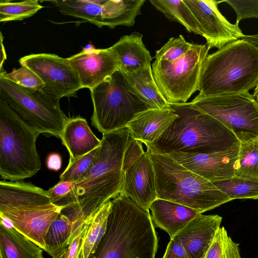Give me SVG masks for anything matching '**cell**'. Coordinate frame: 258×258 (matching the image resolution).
<instances>
[{"mask_svg": "<svg viewBox=\"0 0 258 258\" xmlns=\"http://www.w3.org/2000/svg\"><path fill=\"white\" fill-rule=\"evenodd\" d=\"M129 136L128 127L103 134L92 166L56 205L68 206L61 213L72 223L71 237L77 234L89 217L120 194L123 177V159Z\"/></svg>", "mask_w": 258, "mask_h": 258, "instance_id": "obj_1", "label": "cell"}, {"mask_svg": "<svg viewBox=\"0 0 258 258\" xmlns=\"http://www.w3.org/2000/svg\"><path fill=\"white\" fill-rule=\"evenodd\" d=\"M111 202L106 232L88 258H155L158 238L149 211L122 194Z\"/></svg>", "mask_w": 258, "mask_h": 258, "instance_id": "obj_2", "label": "cell"}, {"mask_svg": "<svg viewBox=\"0 0 258 258\" xmlns=\"http://www.w3.org/2000/svg\"><path fill=\"white\" fill-rule=\"evenodd\" d=\"M169 105L178 117L155 142L145 145L164 154L210 153L240 145L231 131L190 102Z\"/></svg>", "mask_w": 258, "mask_h": 258, "instance_id": "obj_3", "label": "cell"}, {"mask_svg": "<svg viewBox=\"0 0 258 258\" xmlns=\"http://www.w3.org/2000/svg\"><path fill=\"white\" fill-rule=\"evenodd\" d=\"M258 85V47L235 41L207 56L202 71L199 95L248 92Z\"/></svg>", "mask_w": 258, "mask_h": 258, "instance_id": "obj_4", "label": "cell"}, {"mask_svg": "<svg viewBox=\"0 0 258 258\" xmlns=\"http://www.w3.org/2000/svg\"><path fill=\"white\" fill-rule=\"evenodd\" d=\"M145 146L155 172L157 199L180 204L201 214L231 201L211 181L169 155Z\"/></svg>", "mask_w": 258, "mask_h": 258, "instance_id": "obj_5", "label": "cell"}, {"mask_svg": "<svg viewBox=\"0 0 258 258\" xmlns=\"http://www.w3.org/2000/svg\"><path fill=\"white\" fill-rule=\"evenodd\" d=\"M40 134L6 102L0 99V175L21 181L41 169L36 140Z\"/></svg>", "mask_w": 258, "mask_h": 258, "instance_id": "obj_6", "label": "cell"}, {"mask_svg": "<svg viewBox=\"0 0 258 258\" xmlns=\"http://www.w3.org/2000/svg\"><path fill=\"white\" fill-rule=\"evenodd\" d=\"M90 90L93 105L92 125L102 135L127 127L140 113L154 109L127 89L120 71Z\"/></svg>", "mask_w": 258, "mask_h": 258, "instance_id": "obj_7", "label": "cell"}, {"mask_svg": "<svg viewBox=\"0 0 258 258\" xmlns=\"http://www.w3.org/2000/svg\"><path fill=\"white\" fill-rule=\"evenodd\" d=\"M67 207L52 203L48 190L41 187L25 189L0 206V217L6 219L17 230L46 251V232L53 221Z\"/></svg>", "mask_w": 258, "mask_h": 258, "instance_id": "obj_8", "label": "cell"}, {"mask_svg": "<svg viewBox=\"0 0 258 258\" xmlns=\"http://www.w3.org/2000/svg\"><path fill=\"white\" fill-rule=\"evenodd\" d=\"M211 48L192 43L182 56L172 61L155 60L151 64L155 82L169 104L185 103L196 91Z\"/></svg>", "mask_w": 258, "mask_h": 258, "instance_id": "obj_9", "label": "cell"}, {"mask_svg": "<svg viewBox=\"0 0 258 258\" xmlns=\"http://www.w3.org/2000/svg\"><path fill=\"white\" fill-rule=\"evenodd\" d=\"M0 99L40 134L59 138L69 119L61 110L59 101L50 98L41 91L24 88L1 76Z\"/></svg>", "mask_w": 258, "mask_h": 258, "instance_id": "obj_10", "label": "cell"}, {"mask_svg": "<svg viewBox=\"0 0 258 258\" xmlns=\"http://www.w3.org/2000/svg\"><path fill=\"white\" fill-rule=\"evenodd\" d=\"M190 102L228 128L240 143L258 139V102L249 92L198 94Z\"/></svg>", "mask_w": 258, "mask_h": 258, "instance_id": "obj_11", "label": "cell"}, {"mask_svg": "<svg viewBox=\"0 0 258 258\" xmlns=\"http://www.w3.org/2000/svg\"><path fill=\"white\" fill-rule=\"evenodd\" d=\"M19 62L41 79L44 84L41 91L54 100L59 101L64 97L75 96L82 89L79 76L68 58L42 53L25 55L19 59Z\"/></svg>", "mask_w": 258, "mask_h": 258, "instance_id": "obj_12", "label": "cell"}, {"mask_svg": "<svg viewBox=\"0 0 258 258\" xmlns=\"http://www.w3.org/2000/svg\"><path fill=\"white\" fill-rule=\"evenodd\" d=\"M198 25L201 35L210 48L220 49L244 34L239 24H232L221 13L218 5L224 1L183 0Z\"/></svg>", "mask_w": 258, "mask_h": 258, "instance_id": "obj_13", "label": "cell"}, {"mask_svg": "<svg viewBox=\"0 0 258 258\" xmlns=\"http://www.w3.org/2000/svg\"><path fill=\"white\" fill-rule=\"evenodd\" d=\"M240 145L210 153L173 152L166 155L194 173L210 181L235 176Z\"/></svg>", "mask_w": 258, "mask_h": 258, "instance_id": "obj_14", "label": "cell"}, {"mask_svg": "<svg viewBox=\"0 0 258 258\" xmlns=\"http://www.w3.org/2000/svg\"><path fill=\"white\" fill-rule=\"evenodd\" d=\"M67 58L77 73L82 89L91 90L120 71L117 57L110 47L102 49L84 48Z\"/></svg>", "mask_w": 258, "mask_h": 258, "instance_id": "obj_15", "label": "cell"}, {"mask_svg": "<svg viewBox=\"0 0 258 258\" xmlns=\"http://www.w3.org/2000/svg\"><path fill=\"white\" fill-rule=\"evenodd\" d=\"M120 194L129 197L147 211L157 199L155 172L147 151L123 172Z\"/></svg>", "mask_w": 258, "mask_h": 258, "instance_id": "obj_16", "label": "cell"}, {"mask_svg": "<svg viewBox=\"0 0 258 258\" xmlns=\"http://www.w3.org/2000/svg\"><path fill=\"white\" fill-rule=\"evenodd\" d=\"M222 217L199 214L176 235L190 258H203L219 228Z\"/></svg>", "mask_w": 258, "mask_h": 258, "instance_id": "obj_17", "label": "cell"}, {"mask_svg": "<svg viewBox=\"0 0 258 258\" xmlns=\"http://www.w3.org/2000/svg\"><path fill=\"white\" fill-rule=\"evenodd\" d=\"M178 117L170 107L145 111L127 125L131 137L143 144H152L158 140Z\"/></svg>", "mask_w": 258, "mask_h": 258, "instance_id": "obj_18", "label": "cell"}, {"mask_svg": "<svg viewBox=\"0 0 258 258\" xmlns=\"http://www.w3.org/2000/svg\"><path fill=\"white\" fill-rule=\"evenodd\" d=\"M151 219L156 227L175 236L199 214L197 211L170 201L157 199L151 204Z\"/></svg>", "mask_w": 258, "mask_h": 258, "instance_id": "obj_19", "label": "cell"}, {"mask_svg": "<svg viewBox=\"0 0 258 258\" xmlns=\"http://www.w3.org/2000/svg\"><path fill=\"white\" fill-rule=\"evenodd\" d=\"M59 138L69 153L68 164L98 148L101 143L86 119L80 116L68 119Z\"/></svg>", "mask_w": 258, "mask_h": 258, "instance_id": "obj_20", "label": "cell"}, {"mask_svg": "<svg viewBox=\"0 0 258 258\" xmlns=\"http://www.w3.org/2000/svg\"><path fill=\"white\" fill-rule=\"evenodd\" d=\"M121 72L127 89L142 101L154 108H169L155 82L151 64L137 70Z\"/></svg>", "mask_w": 258, "mask_h": 258, "instance_id": "obj_21", "label": "cell"}, {"mask_svg": "<svg viewBox=\"0 0 258 258\" xmlns=\"http://www.w3.org/2000/svg\"><path fill=\"white\" fill-rule=\"evenodd\" d=\"M142 38V34L135 32L122 36L110 47L118 59L119 71L137 70L151 64L153 57Z\"/></svg>", "mask_w": 258, "mask_h": 258, "instance_id": "obj_22", "label": "cell"}, {"mask_svg": "<svg viewBox=\"0 0 258 258\" xmlns=\"http://www.w3.org/2000/svg\"><path fill=\"white\" fill-rule=\"evenodd\" d=\"M43 250L13 226L0 223V258H44Z\"/></svg>", "mask_w": 258, "mask_h": 258, "instance_id": "obj_23", "label": "cell"}, {"mask_svg": "<svg viewBox=\"0 0 258 258\" xmlns=\"http://www.w3.org/2000/svg\"><path fill=\"white\" fill-rule=\"evenodd\" d=\"M145 0H105L102 27L114 28L118 26H132L141 14Z\"/></svg>", "mask_w": 258, "mask_h": 258, "instance_id": "obj_24", "label": "cell"}, {"mask_svg": "<svg viewBox=\"0 0 258 258\" xmlns=\"http://www.w3.org/2000/svg\"><path fill=\"white\" fill-rule=\"evenodd\" d=\"M63 15L81 19L99 28L102 27L105 0L50 1Z\"/></svg>", "mask_w": 258, "mask_h": 258, "instance_id": "obj_25", "label": "cell"}, {"mask_svg": "<svg viewBox=\"0 0 258 258\" xmlns=\"http://www.w3.org/2000/svg\"><path fill=\"white\" fill-rule=\"evenodd\" d=\"M149 2L169 20L180 23L189 33L201 35L194 16L183 0H150Z\"/></svg>", "mask_w": 258, "mask_h": 258, "instance_id": "obj_26", "label": "cell"}, {"mask_svg": "<svg viewBox=\"0 0 258 258\" xmlns=\"http://www.w3.org/2000/svg\"><path fill=\"white\" fill-rule=\"evenodd\" d=\"M72 232L69 219L63 213L53 221L45 236L46 252L52 257L68 248Z\"/></svg>", "mask_w": 258, "mask_h": 258, "instance_id": "obj_27", "label": "cell"}, {"mask_svg": "<svg viewBox=\"0 0 258 258\" xmlns=\"http://www.w3.org/2000/svg\"><path fill=\"white\" fill-rule=\"evenodd\" d=\"M111 206L110 201L96 214L86 234L79 258H88L95 250L106 232Z\"/></svg>", "mask_w": 258, "mask_h": 258, "instance_id": "obj_28", "label": "cell"}, {"mask_svg": "<svg viewBox=\"0 0 258 258\" xmlns=\"http://www.w3.org/2000/svg\"><path fill=\"white\" fill-rule=\"evenodd\" d=\"M231 200L236 199H258V179L234 176L212 181Z\"/></svg>", "mask_w": 258, "mask_h": 258, "instance_id": "obj_29", "label": "cell"}, {"mask_svg": "<svg viewBox=\"0 0 258 258\" xmlns=\"http://www.w3.org/2000/svg\"><path fill=\"white\" fill-rule=\"evenodd\" d=\"M235 176L258 179V139L240 143Z\"/></svg>", "mask_w": 258, "mask_h": 258, "instance_id": "obj_30", "label": "cell"}, {"mask_svg": "<svg viewBox=\"0 0 258 258\" xmlns=\"http://www.w3.org/2000/svg\"><path fill=\"white\" fill-rule=\"evenodd\" d=\"M38 1L27 0L19 2L0 1V22L21 21L32 17L43 8Z\"/></svg>", "mask_w": 258, "mask_h": 258, "instance_id": "obj_31", "label": "cell"}, {"mask_svg": "<svg viewBox=\"0 0 258 258\" xmlns=\"http://www.w3.org/2000/svg\"><path fill=\"white\" fill-rule=\"evenodd\" d=\"M203 258H242L239 244L228 236L224 227H220Z\"/></svg>", "mask_w": 258, "mask_h": 258, "instance_id": "obj_32", "label": "cell"}, {"mask_svg": "<svg viewBox=\"0 0 258 258\" xmlns=\"http://www.w3.org/2000/svg\"><path fill=\"white\" fill-rule=\"evenodd\" d=\"M0 76L24 88L34 91H41L44 84L41 79L31 70L25 66L14 69L7 73L4 70Z\"/></svg>", "mask_w": 258, "mask_h": 258, "instance_id": "obj_33", "label": "cell"}, {"mask_svg": "<svg viewBox=\"0 0 258 258\" xmlns=\"http://www.w3.org/2000/svg\"><path fill=\"white\" fill-rule=\"evenodd\" d=\"M100 146L68 164L66 169L60 175L59 181L77 182L92 166Z\"/></svg>", "mask_w": 258, "mask_h": 258, "instance_id": "obj_34", "label": "cell"}, {"mask_svg": "<svg viewBox=\"0 0 258 258\" xmlns=\"http://www.w3.org/2000/svg\"><path fill=\"white\" fill-rule=\"evenodd\" d=\"M182 35L170 38L155 54V60L172 61L180 57L191 47Z\"/></svg>", "mask_w": 258, "mask_h": 258, "instance_id": "obj_35", "label": "cell"}, {"mask_svg": "<svg viewBox=\"0 0 258 258\" xmlns=\"http://www.w3.org/2000/svg\"><path fill=\"white\" fill-rule=\"evenodd\" d=\"M235 11L236 23L244 19L254 18L258 19V0H225Z\"/></svg>", "mask_w": 258, "mask_h": 258, "instance_id": "obj_36", "label": "cell"}, {"mask_svg": "<svg viewBox=\"0 0 258 258\" xmlns=\"http://www.w3.org/2000/svg\"><path fill=\"white\" fill-rule=\"evenodd\" d=\"M142 143V142L133 138L130 134L123 159L122 170L123 172L145 153Z\"/></svg>", "mask_w": 258, "mask_h": 258, "instance_id": "obj_37", "label": "cell"}, {"mask_svg": "<svg viewBox=\"0 0 258 258\" xmlns=\"http://www.w3.org/2000/svg\"><path fill=\"white\" fill-rule=\"evenodd\" d=\"M75 184V182L67 181H59L54 186L48 190L51 202L57 205L61 200L72 191Z\"/></svg>", "mask_w": 258, "mask_h": 258, "instance_id": "obj_38", "label": "cell"}, {"mask_svg": "<svg viewBox=\"0 0 258 258\" xmlns=\"http://www.w3.org/2000/svg\"><path fill=\"white\" fill-rule=\"evenodd\" d=\"M162 258H190L181 241L176 237L170 238Z\"/></svg>", "mask_w": 258, "mask_h": 258, "instance_id": "obj_39", "label": "cell"}, {"mask_svg": "<svg viewBox=\"0 0 258 258\" xmlns=\"http://www.w3.org/2000/svg\"><path fill=\"white\" fill-rule=\"evenodd\" d=\"M93 220L70 243L68 247L66 258H79L86 234Z\"/></svg>", "mask_w": 258, "mask_h": 258, "instance_id": "obj_40", "label": "cell"}, {"mask_svg": "<svg viewBox=\"0 0 258 258\" xmlns=\"http://www.w3.org/2000/svg\"><path fill=\"white\" fill-rule=\"evenodd\" d=\"M46 164L47 168L49 170L55 171L59 170L62 164L60 155L57 153L49 154L47 157Z\"/></svg>", "mask_w": 258, "mask_h": 258, "instance_id": "obj_41", "label": "cell"}, {"mask_svg": "<svg viewBox=\"0 0 258 258\" xmlns=\"http://www.w3.org/2000/svg\"><path fill=\"white\" fill-rule=\"evenodd\" d=\"M3 38L2 33L1 32L0 72L3 70V66L7 59L6 52L3 44Z\"/></svg>", "mask_w": 258, "mask_h": 258, "instance_id": "obj_42", "label": "cell"}, {"mask_svg": "<svg viewBox=\"0 0 258 258\" xmlns=\"http://www.w3.org/2000/svg\"><path fill=\"white\" fill-rule=\"evenodd\" d=\"M246 39L255 46L258 47V34L247 36Z\"/></svg>", "mask_w": 258, "mask_h": 258, "instance_id": "obj_43", "label": "cell"}, {"mask_svg": "<svg viewBox=\"0 0 258 258\" xmlns=\"http://www.w3.org/2000/svg\"><path fill=\"white\" fill-rule=\"evenodd\" d=\"M67 249L68 248L64 250L58 254L52 256V258H66Z\"/></svg>", "mask_w": 258, "mask_h": 258, "instance_id": "obj_44", "label": "cell"}, {"mask_svg": "<svg viewBox=\"0 0 258 258\" xmlns=\"http://www.w3.org/2000/svg\"><path fill=\"white\" fill-rule=\"evenodd\" d=\"M252 95L255 98L258 97V85L254 88Z\"/></svg>", "mask_w": 258, "mask_h": 258, "instance_id": "obj_45", "label": "cell"}, {"mask_svg": "<svg viewBox=\"0 0 258 258\" xmlns=\"http://www.w3.org/2000/svg\"><path fill=\"white\" fill-rule=\"evenodd\" d=\"M255 99H256V100H257V102H258V97L256 98Z\"/></svg>", "mask_w": 258, "mask_h": 258, "instance_id": "obj_46", "label": "cell"}]
</instances>
